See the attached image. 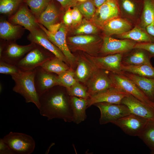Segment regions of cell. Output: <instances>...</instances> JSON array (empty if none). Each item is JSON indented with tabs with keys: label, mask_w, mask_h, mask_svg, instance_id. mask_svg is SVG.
<instances>
[{
	"label": "cell",
	"mask_w": 154,
	"mask_h": 154,
	"mask_svg": "<svg viewBox=\"0 0 154 154\" xmlns=\"http://www.w3.org/2000/svg\"><path fill=\"white\" fill-rule=\"evenodd\" d=\"M52 0H24L37 20Z\"/></svg>",
	"instance_id": "836d02e7"
},
{
	"label": "cell",
	"mask_w": 154,
	"mask_h": 154,
	"mask_svg": "<svg viewBox=\"0 0 154 154\" xmlns=\"http://www.w3.org/2000/svg\"><path fill=\"white\" fill-rule=\"evenodd\" d=\"M27 38L31 43L43 47L68 65L66 58L62 51L48 39L45 33L40 27L30 32Z\"/></svg>",
	"instance_id": "d6986e66"
},
{
	"label": "cell",
	"mask_w": 154,
	"mask_h": 154,
	"mask_svg": "<svg viewBox=\"0 0 154 154\" xmlns=\"http://www.w3.org/2000/svg\"><path fill=\"white\" fill-rule=\"evenodd\" d=\"M24 2L17 11L9 17V21L20 25L31 32L40 27L39 23L28 7Z\"/></svg>",
	"instance_id": "5bb4252c"
},
{
	"label": "cell",
	"mask_w": 154,
	"mask_h": 154,
	"mask_svg": "<svg viewBox=\"0 0 154 154\" xmlns=\"http://www.w3.org/2000/svg\"><path fill=\"white\" fill-rule=\"evenodd\" d=\"M78 1H79L80 2H82L86 1L87 0H77Z\"/></svg>",
	"instance_id": "c3c4849f"
},
{
	"label": "cell",
	"mask_w": 154,
	"mask_h": 154,
	"mask_svg": "<svg viewBox=\"0 0 154 154\" xmlns=\"http://www.w3.org/2000/svg\"><path fill=\"white\" fill-rule=\"evenodd\" d=\"M99 28L90 21L85 19L78 25L74 31V34L77 35L95 34L98 32Z\"/></svg>",
	"instance_id": "d590c367"
},
{
	"label": "cell",
	"mask_w": 154,
	"mask_h": 154,
	"mask_svg": "<svg viewBox=\"0 0 154 154\" xmlns=\"http://www.w3.org/2000/svg\"><path fill=\"white\" fill-rule=\"evenodd\" d=\"M145 29L147 33L154 38V21L151 24L147 25Z\"/></svg>",
	"instance_id": "bcb514c9"
},
{
	"label": "cell",
	"mask_w": 154,
	"mask_h": 154,
	"mask_svg": "<svg viewBox=\"0 0 154 154\" xmlns=\"http://www.w3.org/2000/svg\"><path fill=\"white\" fill-rule=\"evenodd\" d=\"M108 0H93L96 7L97 8L100 6Z\"/></svg>",
	"instance_id": "7dc6e473"
},
{
	"label": "cell",
	"mask_w": 154,
	"mask_h": 154,
	"mask_svg": "<svg viewBox=\"0 0 154 154\" xmlns=\"http://www.w3.org/2000/svg\"><path fill=\"white\" fill-rule=\"evenodd\" d=\"M40 66L45 70L58 75L70 68L67 64L55 56L48 60Z\"/></svg>",
	"instance_id": "4dcf8cb0"
},
{
	"label": "cell",
	"mask_w": 154,
	"mask_h": 154,
	"mask_svg": "<svg viewBox=\"0 0 154 154\" xmlns=\"http://www.w3.org/2000/svg\"><path fill=\"white\" fill-rule=\"evenodd\" d=\"M139 19L138 25L144 29L154 21V0H143Z\"/></svg>",
	"instance_id": "f546056e"
},
{
	"label": "cell",
	"mask_w": 154,
	"mask_h": 154,
	"mask_svg": "<svg viewBox=\"0 0 154 154\" xmlns=\"http://www.w3.org/2000/svg\"><path fill=\"white\" fill-rule=\"evenodd\" d=\"M123 74L133 81L153 101L154 96V78L143 77L126 72H124Z\"/></svg>",
	"instance_id": "cb8c5ba5"
},
{
	"label": "cell",
	"mask_w": 154,
	"mask_h": 154,
	"mask_svg": "<svg viewBox=\"0 0 154 154\" xmlns=\"http://www.w3.org/2000/svg\"><path fill=\"white\" fill-rule=\"evenodd\" d=\"M36 46V44L33 43L27 45H20L17 44L15 41H6L0 56V61L16 65Z\"/></svg>",
	"instance_id": "30bf717a"
},
{
	"label": "cell",
	"mask_w": 154,
	"mask_h": 154,
	"mask_svg": "<svg viewBox=\"0 0 154 154\" xmlns=\"http://www.w3.org/2000/svg\"><path fill=\"white\" fill-rule=\"evenodd\" d=\"M153 103L154 104V97H153Z\"/></svg>",
	"instance_id": "681fc988"
},
{
	"label": "cell",
	"mask_w": 154,
	"mask_h": 154,
	"mask_svg": "<svg viewBox=\"0 0 154 154\" xmlns=\"http://www.w3.org/2000/svg\"><path fill=\"white\" fill-rule=\"evenodd\" d=\"M39 26L48 39L62 52L69 66L72 68L75 67L77 57L71 53L68 46L66 38L67 31L66 26L62 23L58 31L54 35L49 33L47 29L42 25L39 24Z\"/></svg>",
	"instance_id": "ba28073f"
},
{
	"label": "cell",
	"mask_w": 154,
	"mask_h": 154,
	"mask_svg": "<svg viewBox=\"0 0 154 154\" xmlns=\"http://www.w3.org/2000/svg\"><path fill=\"white\" fill-rule=\"evenodd\" d=\"M70 101L73 121L77 124L86 119V110L87 108L88 99L70 96Z\"/></svg>",
	"instance_id": "484cf974"
},
{
	"label": "cell",
	"mask_w": 154,
	"mask_h": 154,
	"mask_svg": "<svg viewBox=\"0 0 154 154\" xmlns=\"http://www.w3.org/2000/svg\"><path fill=\"white\" fill-rule=\"evenodd\" d=\"M35 69L34 83L39 97L54 86H61L58 75L57 74L48 72L41 66Z\"/></svg>",
	"instance_id": "2e32d148"
},
{
	"label": "cell",
	"mask_w": 154,
	"mask_h": 154,
	"mask_svg": "<svg viewBox=\"0 0 154 154\" xmlns=\"http://www.w3.org/2000/svg\"><path fill=\"white\" fill-rule=\"evenodd\" d=\"M67 42L70 50H81L92 56H98L102 43V38L90 35H77L69 37Z\"/></svg>",
	"instance_id": "3957f363"
},
{
	"label": "cell",
	"mask_w": 154,
	"mask_h": 154,
	"mask_svg": "<svg viewBox=\"0 0 154 154\" xmlns=\"http://www.w3.org/2000/svg\"><path fill=\"white\" fill-rule=\"evenodd\" d=\"M119 17H120V13L117 0H108L97 8L90 21L102 29L108 21Z\"/></svg>",
	"instance_id": "8fae6325"
},
{
	"label": "cell",
	"mask_w": 154,
	"mask_h": 154,
	"mask_svg": "<svg viewBox=\"0 0 154 154\" xmlns=\"http://www.w3.org/2000/svg\"><path fill=\"white\" fill-rule=\"evenodd\" d=\"M121 103L128 107L131 114L154 122V109L133 96L128 94L122 99Z\"/></svg>",
	"instance_id": "e0dca14e"
},
{
	"label": "cell",
	"mask_w": 154,
	"mask_h": 154,
	"mask_svg": "<svg viewBox=\"0 0 154 154\" xmlns=\"http://www.w3.org/2000/svg\"><path fill=\"white\" fill-rule=\"evenodd\" d=\"M116 35L118 39H128L137 43L154 42V38L147 33L145 29L137 25L129 31Z\"/></svg>",
	"instance_id": "4316f807"
},
{
	"label": "cell",
	"mask_w": 154,
	"mask_h": 154,
	"mask_svg": "<svg viewBox=\"0 0 154 154\" xmlns=\"http://www.w3.org/2000/svg\"><path fill=\"white\" fill-rule=\"evenodd\" d=\"M0 154H15L9 146L3 141L2 138L0 139Z\"/></svg>",
	"instance_id": "b9f144b4"
},
{
	"label": "cell",
	"mask_w": 154,
	"mask_h": 154,
	"mask_svg": "<svg viewBox=\"0 0 154 154\" xmlns=\"http://www.w3.org/2000/svg\"><path fill=\"white\" fill-rule=\"evenodd\" d=\"M70 96H74L86 99H88L90 95L86 87L77 81L69 88L66 89Z\"/></svg>",
	"instance_id": "8d00e7d4"
},
{
	"label": "cell",
	"mask_w": 154,
	"mask_h": 154,
	"mask_svg": "<svg viewBox=\"0 0 154 154\" xmlns=\"http://www.w3.org/2000/svg\"><path fill=\"white\" fill-rule=\"evenodd\" d=\"M138 137L154 154V122L149 121Z\"/></svg>",
	"instance_id": "1f68e13d"
},
{
	"label": "cell",
	"mask_w": 154,
	"mask_h": 154,
	"mask_svg": "<svg viewBox=\"0 0 154 154\" xmlns=\"http://www.w3.org/2000/svg\"><path fill=\"white\" fill-rule=\"evenodd\" d=\"M134 48L146 50L149 52L152 58H154V42L137 43Z\"/></svg>",
	"instance_id": "ab89813d"
},
{
	"label": "cell",
	"mask_w": 154,
	"mask_h": 154,
	"mask_svg": "<svg viewBox=\"0 0 154 154\" xmlns=\"http://www.w3.org/2000/svg\"><path fill=\"white\" fill-rule=\"evenodd\" d=\"M121 69L123 72L130 73L145 77L154 78V66L152 64L129 66L121 64Z\"/></svg>",
	"instance_id": "f1b7e54d"
},
{
	"label": "cell",
	"mask_w": 154,
	"mask_h": 154,
	"mask_svg": "<svg viewBox=\"0 0 154 154\" xmlns=\"http://www.w3.org/2000/svg\"><path fill=\"white\" fill-rule=\"evenodd\" d=\"M76 65L74 71L75 78L78 82L84 83H86L98 68L87 54L80 55L77 57Z\"/></svg>",
	"instance_id": "ffe728a7"
},
{
	"label": "cell",
	"mask_w": 154,
	"mask_h": 154,
	"mask_svg": "<svg viewBox=\"0 0 154 154\" xmlns=\"http://www.w3.org/2000/svg\"><path fill=\"white\" fill-rule=\"evenodd\" d=\"M54 55L43 47L36 44V46L28 52L16 64L21 70L35 69Z\"/></svg>",
	"instance_id": "277c9868"
},
{
	"label": "cell",
	"mask_w": 154,
	"mask_h": 154,
	"mask_svg": "<svg viewBox=\"0 0 154 154\" xmlns=\"http://www.w3.org/2000/svg\"><path fill=\"white\" fill-rule=\"evenodd\" d=\"M110 77L115 86L130 94L154 109V104L135 83L124 74L110 72Z\"/></svg>",
	"instance_id": "8992f818"
},
{
	"label": "cell",
	"mask_w": 154,
	"mask_h": 154,
	"mask_svg": "<svg viewBox=\"0 0 154 154\" xmlns=\"http://www.w3.org/2000/svg\"><path fill=\"white\" fill-rule=\"evenodd\" d=\"M72 25L75 26L79 24L82 21V15L78 9L76 7L72 9Z\"/></svg>",
	"instance_id": "60d3db41"
},
{
	"label": "cell",
	"mask_w": 154,
	"mask_h": 154,
	"mask_svg": "<svg viewBox=\"0 0 154 154\" xmlns=\"http://www.w3.org/2000/svg\"><path fill=\"white\" fill-rule=\"evenodd\" d=\"M21 70L16 65L0 61V73L11 76L19 73Z\"/></svg>",
	"instance_id": "f35d334b"
},
{
	"label": "cell",
	"mask_w": 154,
	"mask_h": 154,
	"mask_svg": "<svg viewBox=\"0 0 154 154\" xmlns=\"http://www.w3.org/2000/svg\"><path fill=\"white\" fill-rule=\"evenodd\" d=\"M62 22L50 25L47 29L48 32L51 34H55L59 29Z\"/></svg>",
	"instance_id": "f6af8a7d"
},
{
	"label": "cell",
	"mask_w": 154,
	"mask_h": 154,
	"mask_svg": "<svg viewBox=\"0 0 154 154\" xmlns=\"http://www.w3.org/2000/svg\"><path fill=\"white\" fill-rule=\"evenodd\" d=\"M61 86L66 89L69 88L77 81L75 76V72L71 68L58 75Z\"/></svg>",
	"instance_id": "74e56055"
},
{
	"label": "cell",
	"mask_w": 154,
	"mask_h": 154,
	"mask_svg": "<svg viewBox=\"0 0 154 154\" xmlns=\"http://www.w3.org/2000/svg\"><path fill=\"white\" fill-rule=\"evenodd\" d=\"M72 9L70 8L67 9L63 17L64 24L66 26H70L72 25Z\"/></svg>",
	"instance_id": "ee69618b"
},
{
	"label": "cell",
	"mask_w": 154,
	"mask_h": 154,
	"mask_svg": "<svg viewBox=\"0 0 154 154\" xmlns=\"http://www.w3.org/2000/svg\"><path fill=\"white\" fill-rule=\"evenodd\" d=\"M25 29L20 25L13 24L6 20H1L0 38L6 41H15L21 37Z\"/></svg>",
	"instance_id": "603a6c76"
},
{
	"label": "cell",
	"mask_w": 154,
	"mask_h": 154,
	"mask_svg": "<svg viewBox=\"0 0 154 154\" xmlns=\"http://www.w3.org/2000/svg\"><path fill=\"white\" fill-rule=\"evenodd\" d=\"M120 15L129 21L136 22L140 17L141 12L133 0H117Z\"/></svg>",
	"instance_id": "d4e9b609"
},
{
	"label": "cell",
	"mask_w": 154,
	"mask_h": 154,
	"mask_svg": "<svg viewBox=\"0 0 154 154\" xmlns=\"http://www.w3.org/2000/svg\"><path fill=\"white\" fill-rule=\"evenodd\" d=\"M100 112L99 123L101 125L114 121L131 114L126 105L122 104H115L101 102L94 105Z\"/></svg>",
	"instance_id": "52a82bcc"
},
{
	"label": "cell",
	"mask_w": 154,
	"mask_h": 154,
	"mask_svg": "<svg viewBox=\"0 0 154 154\" xmlns=\"http://www.w3.org/2000/svg\"><path fill=\"white\" fill-rule=\"evenodd\" d=\"M123 54L120 53L97 56L87 55L97 68L115 74H123L124 72L121 69Z\"/></svg>",
	"instance_id": "9a60e30c"
},
{
	"label": "cell",
	"mask_w": 154,
	"mask_h": 154,
	"mask_svg": "<svg viewBox=\"0 0 154 154\" xmlns=\"http://www.w3.org/2000/svg\"><path fill=\"white\" fill-rule=\"evenodd\" d=\"M76 7L86 19L91 21L95 12L96 6L93 0H87L77 3Z\"/></svg>",
	"instance_id": "e575fe53"
},
{
	"label": "cell",
	"mask_w": 154,
	"mask_h": 154,
	"mask_svg": "<svg viewBox=\"0 0 154 154\" xmlns=\"http://www.w3.org/2000/svg\"><path fill=\"white\" fill-rule=\"evenodd\" d=\"M59 11L53 0H52L37 21L39 24L47 29L50 25L59 23Z\"/></svg>",
	"instance_id": "83f0119b"
},
{
	"label": "cell",
	"mask_w": 154,
	"mask_h": 154,
	"mask_svg": "<svg viewBox=\"0 0 154 154\" xmlns=\"http://www.w3.org/2000/svg\"><path fill=\"white\" fill-rule=\"evenodd\" d=\"M35 70H21L18 74L11 76L15 84L13 90L22 96L26 102L32 103L38 109L39 97L36 89L34 77Z\"/></svg>",
	"instance_id": "7a4b0ae2"
},
{
	"label": "cell",
	"mask_w": 154,
	"mask_h": 154,
	"mask_svg": "<svg viewBox=\"0 0 154 154\" xmlns=\"http://www.w3.org/2000/svg\"><path fill=\"white\" fill-rule=\"evenodd\" d=\"M56 0L61 5V7L65 9H67L71 7H74L77 4V0Z\"/></svg>",
	"instance_id": "7bdbcfd3"
},
{
	"label": "cell",
	"mask_w": 154,
	"mask_h": 154,
	"mask_svg": "<svg viewBox=\"0 0 154 154\" xmlns=\"http://www.w3.org/2000/svg\"><path fill=\"white\" fill-rule=\"evenodd\" d=\"M149 121L146 119L130 114L112 123L119 127L126 134L138 137Z\"/></svg>",
	"instance_id": "7c38bea8"
},
{
	"label": "cell",
	"mask_w": 154,
	"mask_h": 154,
	"mask_svg": "<svg viewBox=\"0 0 154 154\" xmlns=\"http://www.w3.org/2000/svg\"><path fill=\"white\" fill-rule=\"evenodd\" d=\"M133 28L132 24L127 19L119 17L107 22L102 28L105 36L121 35Z\"/></svg>",
	"instance_id": "7402d4cb"
},
{
	"label": "cell",
	"mask_w": 154,
	"mask_h": 154,
	"mask_svg": "<svg viewBox=\"0 0 154 154\" xmlns=\"http://www.w3.org/2000/svg\"><path fill=\"white\" fill-rule=\"evenodd\" d=\"M63 86H54L39 96L40 114L48 120L54 119L63 120L65 122L73 121L70 96Z\"/></svg>",
	"instance_id": "6da1fadb"
},
{
	"label": "cell",
	"mask_w": 154,
	"mask_h": 154,
	"mask_svg": "<svg viewBox=\"0 0 154 154\" xmlns=\"http://www.w3.org/2000/svg\"><path fill=\"white\" fill-rule=\"evenodd\" d=\"M136 42L128 39H119L105 36L99 54L102 56L125 53L134 48Z\"/></svg>",
	"instance_id": "9c48e42d"
},
{
	"label": "cell",
	"mask_w": 154,
	"mask_h": 154,
	"mask_svg": "<svg viewBox=\"0 0 154 154\" xmlns=\"http://www.w3.org/2000/svg\"><path fill=\"white\" fill-rule=\"evenodd\" d=\"M110 73L108 71L99 68L94 72L86 83L90 96L115 87Z\"/></svg>",
	"instance_id": "4fadbf2b"
},
{
	"label": "cell",
	"mask_w": 154,
	"mask_h": 154,
	"mask_svg": "<svg viewBox=\"0 0 154 154\" xmlns=\"http://www.w3.org/2000/svg\"><path fill=\"white\" fill-rule=\"evenodd\" d=\"M24 0H0V13L10 16L18 9Z\"/></svg>",
	"instance_id": "d6a6232c"
},
{
	"label": "cell",
	"mask_w": 154,
	"mask_h": 154,
	"mask_svg": "<svg viewBox=\"0 0 154 154\" xmlns=\"http://www.w3.org/2000/svg\"><path fill=\"white\" fill-rule=\"evenodd\" d=\"M129 94L114 87L90 96L88 99L87 108L99 102L121 104L122 99Z\"/></svg>",
	"instance_id": "ac0fdd59"
},
{
	"label": "cell",
	"mask_w": 154,
	"mask_h": 154,
	"mask_svg": "<svg viewBox=\"0 0 154 154\" xmlns=\"http://www.w3.org/2000/svg\"><path fill=\"white\" fill-rule=\"evenodd\" d=\"M2 139L15 154H30L35 149L34 139L26 134L11 131Z\"/></svg>",
	"instance_id": "5b68a950"
},
{
	"label": "cell",
	"mask_w": 154,
	"mask_h": 154,
	"mask_svg": "<svg viewBox=\"0 0 154 154\" xmlns=\"http://www.w3.org/2000/svg\"><path fill=\"white\" fill-rule=\"evenodd\" d=\"M151 56L149 52L143 49L134 48L124 53L121 64L129 66H137L144 64H151Z\"/></svg>",
	"instance_id": "44dd1931"
}]
</instances>
